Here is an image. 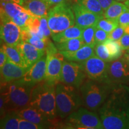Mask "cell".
Returning a JSON list of instances; mask_svg holds the SVG:
<instances>
[{
	"mask_svg": "<svg viewBox=\"0 0 129 129\" xmlns=\"http://www.w3.org/2000/svg\"><path fill=\"white\" fill-rule=\"evenodd\" d=\"M104 44L108 50L111 61L117 60L121 57L122 55V50L118 41L108 38L104 42Z\"/></svg>",
	"mask_w": 129,
	"mask_h": 129,
	"instance_id": "27",
	"label": "cell"
},
{
	"mask_svg": "<svg viewBox=\"0 0 129 129\" xmlns=\"http://www.w3.org/2000/svg\"><path fill=\"white\" fill-rule=\"evenodd\" d=\"M124 32H125V34H129V26H127V27H125Z\"/></svg>",
	"mask_w": 129,
	"mask_h": 129,
	"instance_id": "44",
	"label": "cell"
},
{
	"mask_svg": "<svg viewBox=\"0 0 129 129\" xmlns=\"http://www.w3.org/2000/svg\"><path fill=\"white\" fill-rule=\"evenodd\" d=\"M109 37V34L101 29L97 28L95 32V41L96 44L104 43Z\"/></svg>",
	"mask_w": 129,
	"mask_h": 129,
	"instance_id": "33",
	"label": "cell"
},
{
	"mask_svg": "<svg viewBox=\"0 0 129 129\" xmlns=\"http://www.w3.org/2000/svg\"><path fill=\"white\" fill-rule=\"evenodd\" d=\"M56 85L44 80L37 84L32 90L29 106L51 120H59L56 104Z\"/></svg>",
	"mask_w": 129,
	"mask_h": 129,
	"instance_id": "3",
	"label": "cell"
},
{
	"mask_svg": "<svg viewBox=\"0 0 129 129\" xmlns=\"http://www.w3.org/2000/svg\"><path fill=\"white\" fill-rule=\"evenodd\" d=\"M47 20L52 35L63 31L75 25L72 8L64 2L56 4L49 9Z\"/></svg>",
	"mask_w": 129,
	"mask_h": 129,
	"instance_id": "6",
	"label": "cell"
},
{
	"mask_svg": "<svg viewBox=\"0 0 129 129\" xmlns=\"http://www.w3.org/2000/svg\"><path fill=\"white\" fill-rule=\"evenodd\" d=\"M35 85L24 81L22 78L1 84V97L4 99L6 111H19L29 106L32 90Z\"/></svg>",
	"mask_w": 129,
	"mask_h": 129,
	"instance_id": "2",
	"label": "cell"
},
{
	"mask_svg": "<svg viewBox=\"0 0 129 129\" xmlns=\"http://www.w3.org/2000/svg\"><path fill=\"white\" fill-rule=\"evenodd\" d=\"M32 1V0H23V1Z\"/></svg>",
	"mask_w": 129,
	"mask_h": 129,
	"instance_id": "47",
	"label": "cell"
},
{
	"mask_svg": "<svg viewBox=\"0 0 129 129\" xmlns=\"http://www.w3.org/2000/svg\"><path fill=\"white\" fill-rule=\"evenodd\" d=\"M83 30V28H80L77 25H74L63 31L52 35L51 38L55 43H62L74 38L82 37Z\"/></svg>",
	"mask_w": 129,
	"mask_h": 129,
	"instance_id": "21",
	"label": "cell"
},
{
	"mask_svg": "<svg viewBox=\"0 0 129 129\" xmlns=\"http://www.w3.org/2000/svg\"><path fill=\"white\" fill-rule=\"evenodd\" d=\"M124 4L126 6V7L129 9V0H126L124 2Z\"/></svg>",
	"mask_w": 129,
	"mask_h": 129,
	"instance_id": "45",
	"label": "cell"
},
{
	"mask_svg": "<svg viewBox=\"0 0 129 129\" xmlns=\"http://www.w3.org/2000/svg\"><path fill=\"white\" fill-rule=\"evenodd\" d=\"M20 117L17 111L9 110L6 111L1 117L0 128L1 129H17L19 128V120Z\"/></svg>",
	"mask_w": 129,
	"mask_h": 129,
	"instance_id": "22",
	"label": "cell"
},
{
	"mask_svg": "<svg viewBox=\"0 0 129 129\" xmlns=\"http://www.w3.org/2000/svg\"><path fill=\"white\" fill-rule=\"evenodd\" d=\"M104 128H129V87L114 84L110 94L98 111Z\"/></svg>",
	"mask_w": 129,
	"mask_h": 129,
	"instance_id": "1",
	"label": "cell"
},
{
	"mask_svg": "<svg viewBox=\"0 0 129 129\" xmlns=\"http://www.w3.org/2000/svg\"><path fill=\"white\" fill-rule=\"evenodd\" d=\"M22 6L25 7L30 14L37 17L47 16L50 7L46 0H32L24 1Z\"/></svg>",
	"mask_w": 129,
	"mask_h": 129,
	"instance_id": "19",
	"label": "cell"
},
{
	"mask_svg": "<svg viewBox=\"0 0 129 129\" xmlns=\"http://www.w3.org/2000/svg\"><path fill=\"white\" fill-rule=\"evenodd\" d=\"M56 111L59 118L65 119L83 106L80 88L59 83L56 85Z\"/></svg>",
	"mask_w": 129,
	"mask_h": 129,
	"instance_id": "5",
	"label": "cell"
},
{
	"mask_svg": "<svg viewBox=\"0 0 129 129\" xmlns=\"http://www.w3.org/2000/svg\"><path fill=\"white\" fill-rule=\"evenodd\" d=\"M50 6H55V5L59 4V3L64 2V0H46Z\"/></svg>",
	"mask_w": 129,
	"mask_h": 129,
	"instance_id": "41",
	"label": "cell"
},
{
	"mask_svg": "<svg viewBox=\"0 0 129 129\" xmlns=\"http://www.w3.org/2000/svg\"><path fill=\"white\" fill-rule=\"evenodd\" d=\"M114 84L87 78L80 90L83 99V106L94 112L99 110L110 94Z\"/></svg>",
	"mask_w": 129,
	"mask_h": 129,
	"instance_id": "4",
	"label": "cell"
},
{
	"mask_svg": "<svg viewBox=\"0 0 129 129\" xmlns=\"http://www.w3.org/2000/svg\"><path fill=\"white\" fill-rule=\"evenodd\" d=\"M72 10L75 19V25L84 29L91 26L96 25L104 16H101L90 12L78 3L72 6Z\"/></svg>",
	"mask_w": 129,
	"mask_h": 129,
	"instance_id": "14",
	"label": "cell"
},
{
	"mask_svg": "<svg viewBox=\"0 0 129 129\" xmlns=\"http://www.w3.org/2000/svg\"><path fill=\"white\" fill-rule=\"evenodd\" d=\"M101 4L102 7L104 9V12L108 8L111 4L115 2V0H98Z\"/></svg>",
	"mask_w": 129,
	"mask_h": 129,
	"instance_id": "39",
	"label": "cell"
},
{
	"mask_svg": "<svg viewBox=\"0 0 129 129\" xmlns=\"http://www.w3.org/2000/svg\"><path fill=\"white\" fill-rule=\"evenodd\" d=\"M40 26H41L42 30H43V32H44L45 37H46V38H49L50 37H51L52 34H51L50 29L49 26H48L47 16L40 17Z\"/></svg>",
	"mask_w": 129,
	"mask_h": 129,
	"instance_id": "36",
	"label": "cell"
},
{
	"mask_svg": "<svg viewBox=\"0 0 129 129\" xmlns=\"http://www.w3.org/2000/svg\"><path fill=\"white\" fill-rule=\"evenodd\" d=\"M84 45V41L82 37L74 38L62 43H55L56 48L59 51H75Z\"/></svg>",
	"mask_w": 129,
	"mask_h": 129,
	"instance_id": "25",
	"label": "cell"
},
{
	"mask_svg": "<svg viewBox=\"0 0 129 129\" xmlns=\"http://www.w3.org/2000/svg\"><path fill=\"white\" fill-rule=\"evenodd\" d=\"M61 128L104 129V127L96 112L80 107L66 118L61 124Z\"/></svg>",
	"mask_w": 129,
	"mask_h": 129,
	"instance_id": "7",
	"label": "cell"
},
{
	"mask_svg": "<svg viewBox=\"0 0 129 129\" xmlns=\"http://www.w3.org/2000/svg\"><path fill=\"white\" fill-rule=\"evenodd\" d=\"M1 48L6 54L8 60L17 64V65L20 66L21 67L27 68L25 63L24 62L20 52L17 49V47L10 46L6 44H3V45L1 44Z\"/></svg>",
	"mask_w": 129,
	"mask_h": 129,
	"instance_id": "23",
	"label": "cell"
},
{
	"mask_svg": "<svg viewBox=\"0 0 129 129\" xmlns=\"http://www.w3.org/2000/svg\"><path fill=\"white\" fill-rule=\"evenodd\" d=\"M28 69L21 67L8 60L1 68V84H5L20 80L25 75Z\"/></svg>",
	"mask_w": 129,
	"mask_h": 129,
	"instance_id": "17",
	"label": "cell"
},
{
	"mask_svg": "<svg viewBox=\"0 0 129 129\" xmlns=\"http://www.w3.org/2000/svg\"><path fill=\"white\" fill-rule=\"evenodd\" d=\"M47 67V55L44 56L32 66L22 78L26 83L36 85L45 80Z\"/></svg>",
	"mask_w": 129,
	"mask_h": 129,
	"instance_id": "15",
	"label": "cell"
},
{
	"mask_svg": "<svg viewBox=\"0 0 129 129\" xmlns=\"http://www.w3.org/2000/svg\"><path fill=\"white\" fill-rule=\"evenodd\" d=\"M118 23L124 28L129 26V9L121 14L118 18Z\"/></svg>",
	"mask_w": 129,
	"mask_h": 129,
	"instance_id": "37",
	"label": "cell"
},
{
	"mask_svg": "<svg viewBox=\"0 0 129 129\" xmlns=\"http://www.w3.org/2000/svg\"><path fill=\"white\" fill-rule=\"evenodd\" d=\"M16 47L28 69H29L38 62L46 53L45 51L41 50L29 43L23 41H21Z\"/></svg>",
	"mask_w": 129,
	"mask_h": 129,
	"instance_id": "16",
	"label": "cell"
},
{
	"mask_svg": "<svg viewBox=\"0 0 129 129\" xmlns=\"http://www.w3.org/2000/svg\"><path fill=\"white\" fill-rule=\"evenodd\" d=\"M96 25L91 26L83 29L82 38H83L85 45L93 47H95L96 46L95 32H96Z\"/></svg>",
	"mask_w": 129,
	"mask_h": 129,
	"instance_id": "31",
	"label": "cell"
},
{
	"mask_svg": "<svg viewBox=\"0 0 129 129\" xmlns=\"http://www.w3.org/2000/svg\"><path fill=\"white\" fill-rule=\"evenodd\" d=\"M19 129H41L39 125L20 117L19 123Z\"/></svg>",
	"mask_w": 129,
	"mask_h": 129,
	"instance_id": "35",
	"label": "cell"
},
{
	"mask_svg": "<svg viewBox=\"0 0 129 129\" xmlns=\"http://www.w3.org/2000/svg\"><path fill=\"white\" fill-rule=\"evenodd\" d=\"M128 10L124 4V3L118 2L116 1L111 5L105 11L104 17L105 18L118 19L122 13Z\"/></svg>",
	"mask_w": 129,
	"mask_h": 129,
	"instance_id": "26",
	"label": "cell"
},
{
	"mask_svg": "<svg viewBox=\"0 0 129 129\" xmlns=\"http://www.w3.org/2000/svg\"><path fill=\"white\" fill-rule=\"evenodd\" d=\"M122 50H127L129 49V34H124L118 41Z\"/></svg>",
	"mask_w": 129,
	"mask_h": 129,
	"instance_id": "38",
	"label": "cell"
},
{
	"mask_svg": "<svg viewBox=\"0 0 129 129\" xmlns=\"http://www.w3.org/2000/svg\"><path fill=\"white\" fill-rule=\"evenodd\" d=\"M77 3L81 5L90 12L101 16H104V10L98 0H77Z\"/></svg>",
	"mask_w": 129,
	"mask_h": 129,
	"instance_id": "29",
	"label": "cell"
},
{
	"mask_svg": "<svg viewBox=\"0 0 129 129\" xmlns=\"http://www.w3.org/2000/svg\"><path fill=\"white\" fill-rule=\"evenodd\" d=\"M119 25L118 19H108L103 17L100 19L96 24L97 28L101 29L108 33L110 34Z\"/></svg>",
	"mask_w": 129,
	"mask_h": 129,
	"instance_id": "30",
	"label": "cell"
},
{
	"mask_svg": "<svg viewBox=\"0 0 129 129\" xmlns=\"http://www.w3.org/2000/svg\"><path fill=\"white\" fill-rule=\"evenodd\" d=\"M1 40L4 44L16 47L22 41V29L10 20L1 21Z\"/></svg>",
	"mask_w": 129,
	"mask_h": 129,
	"instance_id": "13",
	"label": "cell"
},
{
	"mask_svg": "<svg viewBox=\"0 0 129 129\" xmlns=\"http://www.w3.org/2000/svg\"><path fill=\"white\" fill-rule=\"evenodd\" d=\"M34 17L28 12H21L14 17L12 21L23 29L28 28Z\"/></svg>",
	"mask_w": 129,
	"mask_h": 129,
	"instance_id": "28",
	"label": "cell"
},
{
	"mask_svg": "<svg viewBox=\"0 0 129 129\" xmlns=\"http://www.w3.org/2000/svg\"><path fill=\"white\" fill-rule=\"evenodd\" d=\"M22 41L29 43L38 49L45 51L48 43L44 41L37 35L30 33L27 28L22 29Z\"/></svg>",
	"mask_w": 129,
	"mask_h": 129,
	"instance_id": "24",
	"label": "cell"
},
{
	"mask_svg": "<svg viewBox=\"0 0 129 129\" xmlns=\"http://www.w3.org/2000/svg\"><path fill=\"white\" fill-rule=\"evenodd\" d=\"M95 54L106 62H111L110 54L105 45L104 43L97 44L94 47Z\"/></svg>",
	"mask_w": 129,
	"mask_h": 129,
	"instance_id": "32",
	"label": "cell"
},
{
	"mask_svg": "<svg viewBox=\"0 0 129 129\" xmlns=\"http://www.w3.org/2000/svg\"><path fill=\"white\" fill-rule=\"evenodd\" d=\"M69 61L82 63L95 55L94 47L84 45L75 51H60Z\"/></svg>",
	"mask_w": 129,
	"mask_h": 129,
	"instance_id": "18",
	"label": "cell"
},
{
	"mask_svg": "<svg viewBox=\"0 0 129 129\" xmlns=\"http://www.w3.org/2000/svg\"><path fill=\"white\" fill-rule=\"evenodd\" d=\"M87 75L81 63L64 60L61 72L60 82L80 88Z\"/></svg>",
	"mask_w": 129,
	"mask_h": 129,
	"instance_id": "9",
	"label": "cell"
},
{
	"mask_svg": "<svg viewBox=\"0 0 129 129\" xmlns=\"http://www.w3.org/2000/svg\"><path fill=\"white\" fill-rule=\"evenodd\" d=\"M8 60L7 56L4 51L1 48L0 51V68L3 67Z\"/></svg>",
	"mask_w": 129,
	"mask_h": 129,
	"instance_id": "40",
	"label": "cell"
},
{
	"mask_svg": "<svg viewBox=\"0 0 129 129\" xmlns=\"http://www.w3.org/2000/svg\"><path fill=\"white\" fill-rule=\"evenodd\" d=\"M1 1H7V2H12V3H15L17 4H20L21 6H23V0H1Z\"/></svg>",
	"mask_w": 129,
	"mask_h": 129,
	"instance_id": "42",
	"label": "cell"
},
{
	"mask_svg": "<svg viewBox=\"0 0 129 129\" xmlns=\"http://www.w3.org/2000/svg\"><path fill=\"white\" fill-rule=\"evenodd\" d=\"M124 34V28L119 25L115 29L109 34V38L118 41Z\"/></svg>",
	"mask_w": 129,
	"mask_h": 129,
	"instance_id": "34",
	"label": "cell"
},
{
	"mask_svg": "<svg viewBox=\"0 0 129 129\" xmlns=\"http://www.w3.org/2000/svg\"><path fill=\"white\" fill-rule=\"evenodd\" d=\"M108 77L112 84L129 83V63L124 57L109 62Z\"/></svg>",
	"mask_w": 129,
	"mask_h": 129,
	"instance_id": "11",
	"label": "cell"
},
{
	"mask_svg": "<svg viewBox=\"0 0 129 129\" xmlns=\"http://www.w3.org/2000/svg\"><path fill=\"white\" fill-rule=\"evenodd\" d=\"M21 12L28 11L23 6L17 3L1 1V21L12 20L14 17Z\"/></svg>",
	"mask_w": 129,
	"mask_h": 129,
	"instance_id": "20",
	"label": "cell"
},
{
	"mask_svg": "<svg viewBox=\"0 0 129 129\" xmlns=\"http://www.w3.org/2000/svg\"><path fill=\"white\" fill-rule=\"evenodd\" d=\"M81 63L83 64L88 78L111 84L108 77L109 62L103 60L95 54Z\"/></svg>",
	"mask_w": 129,
	"mask_h": 129,
	"instance_id": "10",
	"label": "cell"
},
{
	"mask_svg": "<svg viewBox=\"0 0 129 129\" xmlns=\"http://www.w3.org/2000/svg\"><path fill=\"white\" fill-rule=\"evenodd\" d=\"M126 51H129V49H128V50H126Z\"/></svg>",
	"mask_w": 129,
	"mask_h": 129,
	"instance_id": "48",
	"label": "cell"
},
{
	"mask_svg": "<svg viewBox=\"0 0 129 129\" xmlns=\"http://www.w3.org/2000/svg\"><path fill=\"white\" fill-rule=\"evenodd\" d=\"M17 113L21 118L39 125L41 129L60 128L61 127L59 120H51L29 106L17 111Z\"/></svg>",
	"mask_w": 129,
	"mask_h": 129,
	"instance_id": "12",
	"label": "cell"
},
{
	"mask_svg": "<svg viewBox=\"0 0 129 129\" xmlns=\"http://www.w3.org/2000/svg\"><path fill=\"white\" fill-rule=\"evenodd\" d=\"M115 1H118V2H121V3H122V2H125V1H126V0H115Z\"/></svg>",
	"mask_w": 129,
	"mask_h": 129,
	"instance_id": "46",
	"label": "cell"
},
{
	"mask_svg": "<svg viewBox=\"0 0 129 129\" xmlns=\"http://www.w3.org/2000/svg\"><path fill=\"white\" fill-rule=\"evenodd\" d=\"M47 67L45 81L48 84L56 85L60 83V75L64 57L50 40L47 46Z\"/></svg>",
	"mask_w": 129,
	"mask_h": 129,
	"instance_id": "8",
	"label": "cell"
},
{
	"mask_svg": "<svg viewBox=\"0 0 129 129\" xmlns=\"http://www.w3.org/2000/svg\"><path fill=\"white\" fill-rule=\"evenodd\" d=\"M124 57L126 60L128 61V62L129 63V51H126V52L124 55Z\"/></svg>",
	"mask_w": 129,
	"mask_h": 129,
	"instance_id": "43",
	"label": "cell"
}]
</instances>
